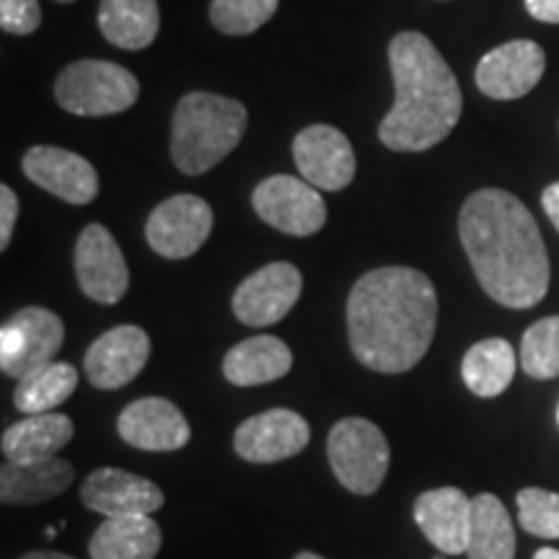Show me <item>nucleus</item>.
<instances>
[{"instance_id":"nucleus-35","label":"nucleus","mask_w":559,"mask_h":559,"mask_svg":"<svg viewBox=\"0 0 559 559\" xmlns=\"http://www.w3.org/2000/svg\"><path fill=\"white\" fill-rule=\"evenodd\" d=\"M21 559H73V557L60 555V551H29V555H24Z\"/></svg>"},{"instance_id":"nucleus-11","label":"nucleus","mask_w":559,"mask_h":559,"mask_svg":"<svg viewBox=\"0 0 559 559\" xmlns=\"http://www.w3.org/2000/svg\"><path fill=\"white\" fill-rule=\"evenodd\" d=\"M304 277L290 262H272L257 270L234 293V313L247 326L277 324L300 298Z\"/></svg>"},{"instance_id":"nucleus-5","label":"nucleus","mask_w":559,"mask_h":559,"mask_svg":"<svg viewBox=\"0 0 559 559\" xmlns=\"http://www.w3.org/2000/svg\"><path fill=\"white\" fill-rule=\"evenodd\" d=\"M138 79L128 68L104 60H79L68 66L55 83V99L70 115H120L138 102Z\"/></svg>"},{"instance_id":"nucleus-9","label":"nucleus","mask_w":559,"mask_h":559,"mask_svg":"<svg viewBox=\"0 0 559 559\" xmlns=\"http://www.w3.org/2000/svg\"><path fill=\"white\" fill-rule=\"evenodd\" d=\"M213 230V210L194 194H177L153 210L145 239L166 260H187L207 241Z\"/></svg>"},{"instance_id":"nucleus-19","label":"nucleus","mask_w":559,"mask_h":559,"mask_svg":"<svg viewBox=\"0 0 559 559\" xmlns=\"http://www.w3.org/2000/svg\"><path fill=\"white\" fill-rule=\"evenodd\" d=\"M415 521L440 555H464L469 547L472 500L456 487H438L419 495Z\"/></svg>"},{"instance_id":"nucleus-2","label":"nucleus","mask_w":559,"mask_h":559,"mask_svg":"<svg viewBox=\"0 0 559 559\" xmlns=\"http://www.w3.org/2000/svg\"><path fill=\"white\" fill-rule=\"evenodd\" d=\"M436 324V288L419 270H370L349 290V347L355 358L376 373H404L415 368L432 345Z\"/></svg>"},{"instance_id":"nucleus-8","label":"nucleus","mask_w":559,"mask_h":559,"mask_svg":"<svg viewBox=\"0 0 559 559\" xmlns=\"http://www.w3.org/2000/svg\"><path fill=\"white\" fill-rule=\"evenodd\" d=\"M251 205L267 226L290 236H313L326 223L321 192L306 179L277 174L257 185Z\"/></svg>"},{"instance_id":"nucleus-37","label":"nucleus","mask_w":559,"mask_h":559,"mask_svg":"<svg viewBox=\"0 0 559 559\" xmlns=\"http://www.w3.org/2000/svg\"><path fill=\"white\" fill-rule=\"evenodd\" d=\"M296 559H324V557L313 555V551H300V555H296Z\"/></svg>"},{"instance_id":"nucleus-36","label":"nucleus","mask_w":559,"mask_h":559,"mask_svg":"<svg viewBox=\"0 0 559 559\" xmlns=\"http://www.w3.org/2000/svg\"><path fill=\"white\" fill-rule=\"evenodd\" d=\"M534 559H559V549H551V547H544L534 555Z\"/></svg>"},{"instance_id":"nucleus-4","label":"nucleus","mask_w":559,"mask_h":559,"mask_svg":"<svg viewBox=\"0 0 559 559\" xmlns=\"http://www.w3.org/2000/svg\"><path fill=\"white\" fill-rule=\"evenodd\" d=\"M247 130V109L236 99L194 91L179 102L171 130V156L181 174H205L221 164Z\"/></svg>"},{"instance_id":"nucleus-25","label":"nucleus","mask_w":559,"mask_h":559,"mask_svg":"<svg viewBox=\"0 0 559 559\" xmlns=\"http://www.w3.org/2000/svg\"><path fill=\"white\" fill-rule=\"evenodd\" d=\"M469 559H515V531L506 506L495 495L481 492L472 500Z\"/></svg>"},{"instance_id":"nucleus-16","label":"nucleus","mask_w":559,"mask_h":559,"mask_svg":"<svg viewBox=\"0 0 559 559\" xmlns=\"http://www.w3.org/2000/svg\"><path fill=\"white\" fill-rule=\"evenodd\" d=\"M24 174L41 190L70 205H88L99 194V174L79 153L37 145L24 156Z\"/></svg>"},{"instance_id":"nucleus-38","label":"nucleus","mask_w":559,"mask_h":559,"mask_svg":"<svg viewBox=\"0 0 559 559\" xmlns=\"http://www.w3.org/2000/svg\"><path fill=\"white\" fill-rule=\"evenodd\" d=\"M45 536H47V539H55V536H58V528L47 526V528H45Z\"/></svg>"},{"instance_id":"nucleus-29","label":"nucleus","mask_w":559,"mask_h":559,"mask_svg":"<svg viewBox=\"0 0 559 559\" xmlns=\"http://www.w3.org/2000/svg\"><path fill=\"white\" fill-rule=\"evenodd\" d=\"M280 0H213L210 21L213 26L230 37L257 32L275 16Z\"/></svg>"},{"instance_id":"nucleus-17","label":"nucleus","mask_w":559,"mask_h":559,"mask_svg":"<svg viewBox=\"0 0 559 559\" xmlns=\"http://www.w3.org/2000/svg\"><path fill=\"white\" fill-rule=\"evenodd\" d=\"M117 430L132 449L151 453L185 449L192 436L190 423L177 404L160 400V396H145V400L128 404L117 419Z\"/></svg>"},{"instance_id":"nucleus-33","label":"nucleus","mask_w":559,"mask_h":559,"mask_svg":"<svg viewBox=\"0 0 559 559\" xmlns=\"http://www.w3.org/2000/svg\"><path fill=\"white\" fill-rule=\"evenodd\" d=\"M526 11L544 24H559V0H526Z\"/></svg>"},{"instance_id":"nucleus-20","label":"nucleus","mask_w":559,"mask_h":559,"mask_svg":"<svg viewBox=\"0 0 559 559\" xmlns=\"http://www.w3.org/2000/svg\"><path fill=\"white\" fill-rule=\"evenodd\" d=\"M73 419L58 412H41L13 423L3 432V456L16 464L58 459V453L73 440Z\"/></svg>"},{"instance_id":"nucleus-22","label":"nucleus","mask_w":559,"mask_h":559,"mask_svg":"<svg viewBox=\"0 0 559 559\" xmlns=\"http://www.w3.org/2000/svg\"><path fill=\"white\" fill-rule=\"evenodd\" d=\"M293 366V353L283 340L260 334L236 345L223 360V376L234 386H260L283 379Z\"/></svg>"},{"instance_id":"nucleus-3","label":"nucleus","mask_w":559,"mask_h":559,"mask_svg":"<svg viewBox=\"0 0 559 559\" xmlns=\"http://www.w3.org/2000/svg\"><path fill=\"white\" fill-rule=\"evenodd\" d=\"M394 107L379 124L381 143L391 151L419 153L443 143L464 109L461 86L438 52L419 32H402L389 45Z\"/></svg>"},{"instance_id":"nucleus-24","label":"nucleus","mask_w":559,"mask_h":559,"mask_svg":"<svg viewBox=\"0 0 559 559\" xmlns=\"http://www.w3.org/2000/svg\"><path fill=\"white\" fill-rule=\"evenodd\" d=\"M160 26L156 0H102L99 29L120 50H145Z\"/></svg>"},{"instance_id":"nucleus-32","label":"nucleus","mask_w":559,"mask_h":559,"mask_svg":"<svg viewBox=\"0 0 559 559\" xmlns=\"http://www.w3.org/2000/svg\"><path fill=\"white\" fill-rule=\"evenodd\" d=\"M19 215V198L9 185L0 187V249H5L11 243L13 226H16Z\"/></svg>"},{"instance_id":"nucleus-21","label":"nucleus","mask_w":559,"mask_h":559,"mask_svg":"<svg viewBox=\"0 0 559 559\" xmlns=\"http://www.w3.org/2000/svg\"><path fill=\"white\" fill-rule=\"evenodd\" d=\"M73 477V464L62 459L37 461V464L5 461L0 469V498L5 506H37L66 492Z\"/></svg>"},{"instance_id":"nucleus-18","label":"nucleus","mask_w":559,"mask_h":559,"mask_svg":"<svg viewBox=\"0 0 559 559\" xmlns=\"http://www.w3.org/2000/svg\"><path fill=\"white\" fill-rule=\"evenodd\" d=\"M83 506L107 519L153 515L164 506V492L151 479L122 469H96L81 485Z\"/></svg>"},{"instance_id":"nucleus-12","label":"nucleus","mask_w":559,"mask_h":559,"mask_svg":"<svg viewBox=\"0 0 559 559\" xmlns=\"http://www.w3.org/2000/svg\"><path fill=\"white\" fill-rule=\"evenodd\" d=\"M547 55L536 41L515 39L495 47L477 66V86L489 99L510 102L521 99L539 86Z\"/></svg>"},{"instance_id":"nucleus-31","label":"nucleus","mask_w":559,"mask_h":559,"mask_svg":"<svg viewBox=\"0 0 559 559\" xmlns=\"http://www.w3.org/2000/svg\"><path fill=\"white\" fill-rule=\"evenodd\" d=\"M41 24V9L37 0H0V26L5 34H26L37 32Z\"/></svg>"},{"instance_id":"nucleus-10","label":"nucleus","mask_w":559,"mask_h":559,"mask_svg":"<svg viewBox=\"0 0 559 559\" xmlns=\"http://www.w3.org/2000/svg\"><path fill=\"white\" fill-rule=\"evenodd\" d=\"M75 275L81 290L104 306L120 304L130 288V270L120 243L99 223L83 228L75 247Z\"/></svg>"},{"instance_id":"nucleus-30","label":"nucleus","mask_w":559,"mask_h":559,"mask_svg":"<svg viewBox=\"0 0 559 559\" xmlns=\"http://www.w3.org/2000/svg\"><path fill=\"white\" fill-rule=\"evenodd\" d=\"M519 523L523 531L539 539H559V495L542 487L521 489L519 498Z\"/></svg>"},{"instance_id":"nucleus-41","label":"nucleus","mask_w":559,"mask_h":559,"mask_svg":"<svg viewBox=\"0 0 559 559\" xmlns=\"http://www.w3.org/2000/svg\"><path fill=\"white\" fill-rule=\"evenodd\" d=\"M557 419H559V409H557Z\"/></svg>"},{"instance_id":"nucleus-7","label":"nucleus","mask_w":559,"mask_h":559,"mask_svg":"<svg viewBox=\"0 0 559 559\" xmlns=\"http://www.w3.org/2000/svg\"><path fill=\"white\" fill-rule=\"evenodd\" d=\"M66 340L58 313L29 306L5 321L0 330V368L11 379H24L32 370L55 362Z\"/></svg>"},{"instance_id":"nucleus-34","label":"nucleus","mask_w":559,"mask_h":559,"mask_svg":"<svg viewBox=\"0 0 559 559\" xmlns=\"http://www.w3.org/2000/svg\"><path fill=\"white\" fill-rule=\"evenodd\" d=\"M542 205H544V213L549 215V221L555 223V228L559 230V181H555V185H549L547 190H544Z\"/></svg>"},{"instance_id":"nucleus-26","label":"nucleus","mask_w":559,"mask_h":559,"mask_svg":"<svg viewBox=\"0 0 559 559\" xmlns=\"http://www.w3.org/2000/svg\"><path fill=\"white\" fill-rule=\"evenodd\" d=\"M461 376L472 394L485 396V400L500 396L513 383L515 349L508 340H481L464 355Z\"/></svg>"},{"instance_id":"nucleus-27","label":"nucleus","mask_w":559,"mask_h":559,"mask_svg":"<svg viewBox=\"0 0 559 559\" xmlns=\"http://www.w3.org/2000/svg\"><path fill=\"white\" fill-rule=\"evenodd\" d=\"M75 386H79V370L70 362L55 360L19 379L13 404L24 415H41V412H52L58 404L70 400Z\"/></svg>"},{"instance_id":"nucleus-13","label":"nucleus","mask_w":559,"mask_h":559,"mask_svg":"<svg viewBox=\"0 0 559 559\" xmlns=\"http://www.w3.org/2000/svg\"><path fill=\"white\" fill-rule=\"evenodd\" d=\"M293 158L309 185L324 192H340L355 177V151L332 124H311L293 143Z\"/></svg>"},{"instance_id":"nucleus-28","label":"nucleus","mask_w":559,"mask_h":559,"mask_svg":"<svg viewBox=\"0 0 559 559\" xmlns=\"http://www.w3.org/2000/svg\"><path fill=\"white\" fill-rule=\"evenodd\" d=\"M521 366L531 379L559 376V317H547L528 326L521 342Z\"/></svg>"},{"instance_id":"nucleus-1","label":"nucleus","mask_w":559,"mask_h":559,"mask_svg":"<svg viewBox=\"0 0 559 559\" xmlns=\"http://www.w3.org/2000/svg\"><path fill=\"white\" fill-rule=\"evenodd\" d=\"M459 236L481 290L508 309H531L549 290V257L528 207L506 190H479L464 202Z\"/></svg>"},{"instance_id":"nucleus-6","label":"nucleus","mask_w":559,"mask_h":559,"mask_svg":"<svg viewBox=\"0 0 559 559\" xmlns=\"http://www.w3.org/2000/svg\"><path fill=\"white\" fill-rule=\"evenodd\" d=\"M334 477L355 495H373L389 472V443L381 428L370 419H340L326 440Z\"/></svg>"},{"instance_id":"nucleus-40","label":"nucleus","mask_w":559,"mask_h":559,"mask_svg":"<svg viewBox=\"0 0 559 559\" xmlns=\"http://www.w3.org/2000/svg\"><path fill=\"white\" fill-rule=\"evenodd\" d=\"M60 3H73V0H60Z\"/></svg>"},{"instance_id":"nucleus-23","label":"nucleus","mask_w":559,"mask_h":559,"mask_svg":"<svg viewBox=\"0 0 559 559\" xmlns=\"http://www.w3.org/2000/svg\"><path fill=\"white\" fill-rule=\"evenodd\" d=\"M160 528L151 515L107 519L88 542L91 559H156Z\"/></svg>"},{"instance_id":"nucleus-39","label":"nucleus","mask_w":559,"mask_h":559,"mask_svg":"<svg viewBox=\"0 0 559 559\" xmlns=\"http://www.w3.org/2000/svg\"><path fill=\"white\" fill-rule=\"evenodd\" d=\"M432 559H445V555H438V557H432Z\"/></svg>"},{"instance_id":"nucleus-14","label":"nucleus","mask_w":559,"mask_h":559,"mask_svg":"<svg viewBox=\"0 0 559 559\" xmlns=\"http://www.w3.org/2000/svg\"><path fill=\"white\" fill-rule=\"evenodd\" d=\"M151 358V337L140 326H115L88 347L83 370L91 386L115 391L135 381Z\"/></svg>"},{"instance_id":"nucleus-15","label":"nucleus","mask_w":559,"mask_h":559,"mask_svg":"<svg viewBox=\"0 0 559 559\" xmlns=\"http://www.w3.org/2000/svg\"><path fill=\"white\" fill-rule=\"evenodd\" d=\"M309 438V423L298 412L270 409L241 423L234 436V445L239 456L251 464H275L304 451Z\"/></svg>"}]
</instances>
